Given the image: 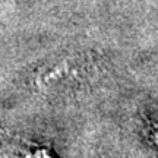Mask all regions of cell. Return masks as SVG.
Listing matches in <instances>:
<instances>
[{"instance_id": "cell-2", "label": "cell", "mask_w": 158, "mask_h": 158, "mask_svg": "<svg viewBox=\"0 0 158 158\" xmlns=\"http://www.w3.org/2000/svg\"><path fill=\"white\" fill-rule=\"evenodd\" d=\"M3 136H5V130H3L2 127H0V141L3 139Z\"/></svg>"}, {"instance_id": "cell-1", "label": "cell", "mask_w": 158, "mask_h": 158, "mask_svg": "<svg viewBox=\"0 0 158 158\" xmlns=\"http://www.w3.org/2000/svg\"><path fill=\"white\" fill-rule=\"evenodd\" d=\"M147 135L154 145L158 148V123L147 122Z\"/></svg>"}]
</instances>
